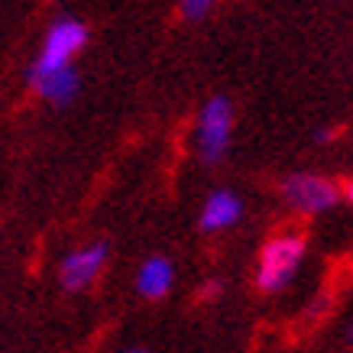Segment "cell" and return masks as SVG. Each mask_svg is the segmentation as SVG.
<instances>
[{
    "instance_id": "cell-9",
    "label": "cell",
    "mask_w": 353,
    "mask_h": 353,
    "mask_svg": "<svg viewBox=\"0 0 353 353\" xmlns=\"http://www.w3.org/2000/svg\"><path fill=\"white\" fill-rule=\"evenodd\" d=\"M179 10H182L185 20H201V17H208V10H211V3H208V0H185V3L179 7Z\"/></svg>"
},
{
    "instance_id": "cell-4",
    "label": "cell",
    "mask_w": 353,
    "mask_h": 353,
    "mask_svg": "<svg viewBox=\"0 0 353 353\" xmlns=\"http://www.w3.org/2000/svg\"><path fill=\"white\" fill-rule=\"evenodd\" d=\"M282 192L305 214L331 211L334 204L341 201V185L331 182V179H321V175H292V179H285Z\"/></svg>"
},
{
    "instance_id": "cell-5",
    "label": "cell",
    "mask_w": 353,
    "mask_h": 353,
    "mask_svg": "<svg viewBox=\"0 0 353 353\" xmlns=\"http://www.w3.org/2000/svg\"><path fill=\"white\" fill-rule=\"evenodd\" d=\"M104 259H108V246L104 243H94V246H85V250L68 253L62 263V272H59V276H62V285L68 292L88 289L97 279V272L104 269Z\"/></svg>"
},
{
    "instance_id": "cell-10",
    "label": "cell",
    "mask_w": 353,
    "mask_h": 353,
    "mask_svg": "<svg viewBox=\"0 0 353 353\" xmlns=\"http://www.w3.org/2000/svg\"><path fill=\"white\" fill-rule=\"evenodd\" d=\"M133 353H143V350H133Z\"/></svg>"
},
{
    "instance_id": "cell-2",
    "label": "cell",
    "mask_w": 353,
    "mask_h": 353,
    "mask_svg": "<svg viewBox=\"0 0 353 353\" xmlns=\"http://www.w3.org/2000/svg\"><path fill=\"white\" fill-rule=\"evenodd\" d=\"M88 43V26L78 20H59L49 30L43 43V52L32 65L30 78H43L52 75V72H62V68H72V59H75Z\"/></svg>"
},
{
    "instance_id": "cell-3",
    "label": "cell",
    "mask_w": 353,
    "mask_h": 353,
    "mask_svg": "<svg viewBox=\"0 0 353 353\" xmlns=\"http://www.w3.org/2000/svg\"><path fill=\"white\" fill-rule=\"evenodd\" d=\"M234 130V108L227 97H211L198 120V152L204 162H217L230 146Z\"/></svg>"
},
{
    "instance_id": "cell-6",
    "label": "cell",
    "mask_w": 353,
    "mask_h": 353,
    "mask_svg": "<svg viewBox=\"0 0 353 353\" xmlns=\"http://www.w3.org/2000/svg\"><path fill=\"white\" fill-rule=\"evenodd\" d=\"M240 214H243V204H240L236 194L214 192L211 198H208V204H204V211H201V227L204 230H224V227L236 224Z\"/></svg>"
},
{
    "instance_id": "cell-1",
    "label": "cell",
    "mask_w": 353,
    "mask_h": 353,
    "mask_svg": "<svg viewBox=\"0 0 353 353\" xmlns=\"http://www.w3.org/2000/svg\"><path fill=\"white\" fill-rule=\"evenodd\" d=\"M301 259H305V236H299V234L272 236L263 246V253H259V272H256L259 289L282 292L295 279Z\"/></svg>"
},
{
    "instance_id": "cell-8",
    "label": "cell",
    "mask_w": 353,
    "mask_h": 353,
    "mask_svg": "<svg viewBox=\"0 0 353 353\" xmlns=\"http://www.w3.org/2000/svg\"><path fill=\"white\" fill-rule=\"evenodd\" d=\"M32 85H36V91L46 101H52V104L62 108V104H68L78 94V72L75 68H62V72H52V75L32 78Z\"/></svg>"
},
{
    "instance_id": "cell-7",
    "label": "cell",
    "mask_w": 353,
    "mask_h": 353,
    "mask_svg": "<svg viewBox=\"0 0 353 353\" xmlns=\"http://www.w3.org/2000/svg\"><path fill=\"white\" fill-rule=\"evenodd\" d=\"M172 279H175V272H172V263L162 256H152L143 263V269H139L137 276V289L146 295V299H162L165 292L172 289Z\"/></svg>"
}]
</instances>
